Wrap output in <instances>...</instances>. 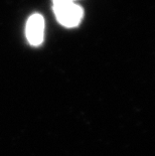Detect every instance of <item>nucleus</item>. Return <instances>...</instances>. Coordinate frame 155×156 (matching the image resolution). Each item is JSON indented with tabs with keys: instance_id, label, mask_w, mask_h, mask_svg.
Listing matches in <instances>:
<instances>
[{
	"instance_id": "3",
	"label": "nucleus",
	"mask_w": 155,
	"mask_h": 156,
	"mask_svg": "<svg viewBox=\"0 0 155 156\" xmlns=\"http://www.w3.org/2000/svg\"><path fill=\"white\" fill-rule=\"evenodd\" d=\"M74 1H75V0H74Z\"/></svg>"
},
{
	"instance_id": "1",
	"label": "nucleus",
	"mask_w": 155,
	"mask_h": 156,
	"mask_svg": "<svg viewBox=\"0 0 155 156\" xmlns=\"http://www.w3.org/2000/svg\"><path fill=\"white\" fill-rule=\"evenodd\" d=\"M54 11L58 21L65 27H75L83 18V9L74 0H54Z\"/></svg>"
},
{
	"instance_id": "2",
	"label": "nucleus",
	"mask_w": 155,
	"mask_h": 156,
	"mask_svg": "<svg viewBox=\"0 0 155 156\" xmlns=\"http://www.w3.org/2000/svg\"><path fill=\"white\" fill-rule=\"evenodd\" d=\"M44 21L41 14H33L26 23L25 34L28 42L31 45H39L44 41Z\"/></svg>"
}]
</instances>
